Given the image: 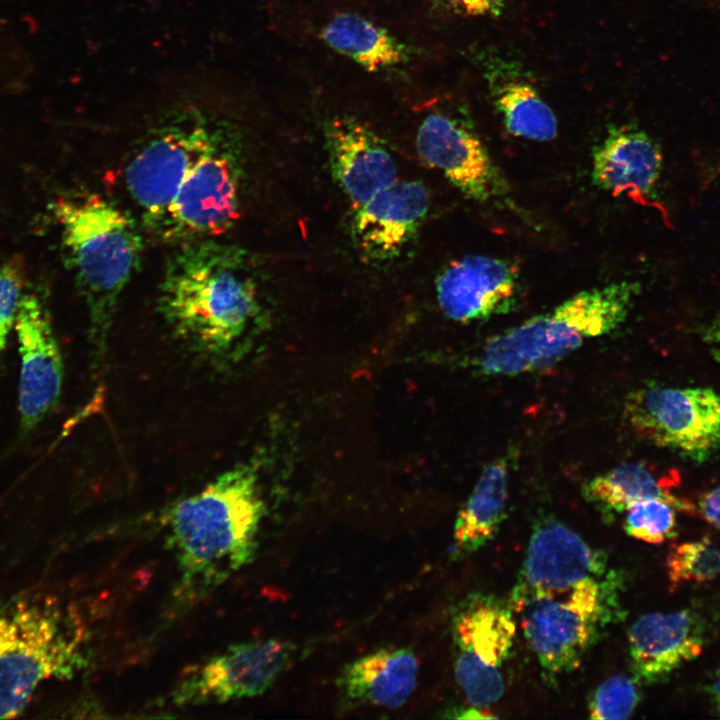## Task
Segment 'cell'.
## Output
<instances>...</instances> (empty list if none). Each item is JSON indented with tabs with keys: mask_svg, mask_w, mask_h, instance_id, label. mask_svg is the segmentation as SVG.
<instances>
[{
	"mask_svg": "<svg viewBox=\"0 0 720 720\" xmlns=\"http://www.w3.org/2000/svg\"><path fill=\"white\" fill-rule=\"evenodd\" d=\"M449 5L471 16L498 15L503 0H445Z\"/></svg>",
	"mask_w": 720,
	"mask_h": 720,
	"instance_id": "obj_30",
	"label": "cell"
},
{
	"mask_svg": "<svg viewBox=\"0 0 720 720\" xmlns=\"http://www.w3.org/2000/svg\"><path fill=\"white\" fill-rule=\"evenodd\" d=\"M628 644L634 678L658 683L702 652L704 624L687 609L648 613L631 625Z\"/></svg>",
	"mask_w": 720,
	"mask_h": 720,
	"instance_id": "obj_17",
	"label": "cell"
},
{
	"mask_svg": "<svg viewBox=\"0 0 720 720\" xmlns=\"http://www.w3.org/2000/svg\"><path fill=\"white\" fill-rule=\"evenodd\" d=\"M429 207V194L419 181L393 182L355 208L352 236L370 261L398 257L416 237Z\"/></svg>",
	"mask_w": 720,
	"mask_h": 720,
	"instance_id": "obj_14",
	"label": "cell"
},
{
	"mask_svg": "<svg viewBox=\"0 0 720 720\" xmlns=\"http://www.w3.org/2000/svg\"><path fill=\"white\" fill-rule=\"evenodd\" d=\"M702 336L713 358L720 362V319L712 321Z\"/></svg>",
	"mask_w": 720,
	"mask_h": 720,
	"instance_id": "obj_32",
	"label": "cell"
},
{
	"mask_svg": "<svg viewBox=\"0 0 720 720\" xmlns=\"http://www.w3.org/2000/svg\"><path fill=\"white\" fill-rule=\"evenodd\" d=\"M15 328L20 354L18 412L21 431L27 434L57 403L63 362L49 313L37 296L22 295Z\"/></svg>",
	"mask_w": 720,
	"mask_h": 720,
	"instance_id": "obj_12",
	"label": "cell"
},
{
	"mask_svg": "<svg viewBox=\"0 0 720 720\" xmlns=\"http://www.w3.org/2000/svg\"><path fill=\"white\" fill-rule=\"evenodd\" d=\"M420 157L467 197L486 201L503 191V179L474 131L447 114H428L419 126Z\"/></svg>",
	"mask_w": 720,
	"mask_h": 720,
	"instance_id": "obj_13",
	"label": "cell"
},
{
	"mask_svg": "<svg viewBox=\"0 0 720 720\" xmlns=\"http://www.w3.org/2000/svg\"><path fill=\"white\" fill-rule=\"evenodd\" d=\"M295 647L277 639L233 644L176 688L177 704L223 703L262 695L290 664Z\"/></svg>",
	"mask_w": 720,
	"mask_h": 720,
	"instance_id": "obj_11",
	"label": "cell"
},
{
	"mask_svg": "<svg viewBox=\"0 0 720 720\" xmlns=\"http://www.w3.org/2000/svg\"><path fill=\"white\" fill-rule=\"evenodd\" d=\"M624 417L642 439L698 464L720 449V395L711 388L645 384L626 396Z\"/></svg>",
	"mask_w": 720,
	"mask_h": 720,
	"instance_id": "obj_8",
	"label": "cell"
},
{
	"mask_svg": "<svg viewBox=\"0 0 720 720\" xmlns=\"http://www.w3.org/2000/svg\"><path fill=\"white\" fill-rule=\"evenodd\" d=\"M158 304L173 333L215 362L238 355L261 313L246 253L213 238L178 244L168 258Z\"/></svg>",
	"mask_w": 720,
	"mask_h": 720,
	"instance_id": "obj_1",
	"label": "cell"
},
{
	"mask_svg": "<svg viewBox=\"0 0 720 720\" xmlns=\"http://www.w3.org/2000/svg\"><path fill=\"white\" fill-rule=\"evenodd\" d=\"M232 127L223 122L186 176L160 235L177 244L218 236L239 217L241 169Z\"/></svg>",
	"mask_w": 720,
	"mask_h": 720,
	"instance_id": "obj_9",
	"label": "cell"
},
{
	"mask_svg": "<svg viewBox=\"0 0 720 720\" xmlns=\"http://www.w3.org/2000/svg\"><path fill=\"white\" fill-rule=\"evenodd\" d=\"M80 632L71 615L40 595L0 606V719L14 718L51 678L82 664Z\"/></svg>",
	"mask_w": 720,
	"mask_h": 720,
	"instance_id": "obj_5",
	"label": "cell"
},
{
	"mask_svg": "<svg viewBox=\"0 0 720 720\" xmlns=\"http://www.w3.org/2000/svg\"><path fill=\"white\" fill-rule=\"evenodd\" d=\"M418 673L419 662L411 649L382 648L347 664L338 687L350 704L396 709L414 692Z\"/></svg>",
	"mask_w": 720,
	"mask_h": 720,
	"instance_id": "obj_19",
	"label": "cell"
},
{
	"mask_svg": "<svg viewBox=\"0 0 720 720\" xmlns=\"http://www.w3.org/2000/svg\"><path fill=\"white\" fill-rule=\"evenodd\" d=\"M709 693L715 708L720 713V668L717 671L715 678L709 687Z\"/></svg>",
	"mask_w": 720,
	"mask_h": 720,
	"instance_id": "obj_34",
	"label": "cell"
},
{
	"mask_svg": "<svg viewBox=\"0 0 720 720\" xmlns=\"http://www.w3.org/2000/svg\"><path fill=\"white\" fill-rule=\"evenodd\" d=\"M493 95L496 109L510 134L537 142L556 138L557 118L531 84L512 80L495 87Z\"/></svg>",
	"mask_w": 720,
	"mask_h": 720,
	"instance_id": "obj_24",
	"label": "cell"
},
{
	"mask_svg": "<svg viewBox=\"0 0 720 720\" xmlns=\"http://www.w3.org/2000/svg\"><path fill=\"white\" fill-rule=\"evenodd\" d=\"M332 176L354 207L396 181V165L384 142L365 124L336 117L325 126Z\"/></svg>",
	"mask_w": 720,
	"mask_h": 720,
	"instance_id": "obj_16",
	"label": "cell"
},
{
	"mask_svg": "<svg viewBox=\"0 0 720 720\" xmlns=\"http://www.w3.org/2000/svg\"><path fill=\"white\" fill-rule=\"evenodd\" d=\"M639 684L635 678L623 674L606 679L590 696L589 717L600 720L630 718L640 701Z\"/></svg>",
	"mask_w": 720,
	"mask_h": 720,
	"instance_id": "obj_27",
	"label": "cell"
},
{
	"mask_svg": "<svg viewBox=\"0 0 720 720\" xmlns=\"http://www.w3.org/2000/svg\"><path fill=\"white\" fill-rule=\"evenodd\" d=\"M676 507L660 498L646 499L635 503L626 510L624 529L638 540L651 544H660L670 538L675 531Z\"/></svg>",
	"mask_w": 720,
	"mask_h": 720,
	"instance_id": "obj_26",
	"label": "cell"
},
{
	"mask_svg": "<svg viewBox=\"0 0 720 720\" xmlns=\"http://www.w3.org/2000/svg\"><path fill=\"white\" fill-rule=\"evenodd\" d=\"M639 284L629 281L582 291L553 311L486 339L472 360L486 376H516L550 368L587 339L608 334L629 315Z\"/></svg>",
	"mask_w": 720,
	"mask_h": 720,
	"instance_id": "obj_4",
	"label": "cell"
},
{
	"mask_svg": "<svg viewBox=\"0 0 720 720\" xmlns=\"http://www.w3.org/2000/svg\"><path fill=\"white\" fill-rule=\"evenodd\" d=\"M513 453L487 463L454 526L455 557L476 552L490 542L505 519Z\"/></svg>",
	"mask_w": 720,
	"mask_h": 720,
	"instance_id": "obj_21",
	"label": "cell"
},
{
	"mask_svg": "<svg viewBox=\"0 0 720 720\" xmlns=\"http://www.w3.org/2000/svg\"><path fill=\"white\" fill-rule=\"evenodd\" d=\"M54 208L87 306L93 369L100 372L119 297L140 264L142 236L130 215L97 194L61 199Z\"/></svg>",
	"mask_w": 720,
	"mask_h": 720,
	"instance_id": "obj_3",
	"label": "cell"
},
{
	"mask_svg": "<svg viewBox=\"0 0 720 720\" xmlns=\"http://www.w3.org/2000/svg\"><path fill=\"white\" fill-rule=\"evenodd\" d=\"M607 557L575 531L554 518L533 529L509 605L517 610L528 601L561 595L588 578L601 577Z\"/></svg>",
	"mask_w": 720,
	"mask_h": 720,
	"instance_id": "obj_10",
	"label": "cell"
},
{
	"mask_svg": "<svg viewBox=\"0 0 720 720\" xmlns=\"http://www.w3.org/2000/svg\"><path fill=\"white\" fill-rule=\"evenodd\" d=\"M24 270L19 258H11L0 267V352L15 325L22 298Z\"/></svg>",
	"mask_w": 720,
	"mask_h": 720,
	"instance_id": "obj_29",
	"label": "cell"
},
{
	"mask_svg": "<svg viewBox=\"0 0 720 720\" xmlns=\"http://www.w3.org/2000/svg\"><path fill=\"white\" fill-rule=\"evenodd\" d=\"M696 511L703 519L720 529V486L700 496Z\"/></svg>",
	"mask_w": 720,
	"mask_h": 720,
	"instance_id": "obj_31",
	"label": "cell"
},
{
	"mask_svg": "<svg viewBox=\"0 0 720 720\" xmlns=\"http://www.w3.org/2000/svg\"><path fill=\"white\" fill-rule=\"evenodd\" d=\"M670 582L711 581L720 574V548L708 537L673 545L667 555Z\"/></svg>",
	"mask_w": 720,
	"mask_h": 720,
	"instance_id": "obj_25",
	"label": "cell"
},
{
	"mask_svg": "<svg viewBox=\"0 0 720 720\" xmlns=\"http://www.w3.org/2000/svg\"><path fill=\"white\" fill-rule=\"evenodd\" d=\"M321 37L330 48L369 72L396 65L406 58L405 47L395 37L354 13L336 14L323 28Z\"/></svg>",
	"mask_w": 720,
	"mask_h": 720,
	"instance_id": "obj_23",
	"label": "cell"
},
{
	"mask_svg": "<svg viewBox=\"0 0 720 720\" xmlns=\"http://www.w3.org/2000/svg\"><path fill=\"white\" fill-rule=\"evenodd\" d=\"M517 270L506 260L469 255L449 263L436 279V295L443 313L468 323L486 320L511 309Z\"/></svg>",
	"mask_w": 720,
	"mask_h": 720,
	"instance_id": "obj_15",
	"label": "cell"
},
{
	"mask_svg": "<svg viewBox=\"0 0 720 720\" xmlns=\"http://www.w3.org/2000/svg\"><path fill=\"white\" fill-rule=\"evenodd\" d=\"M515 633L512 608L492 595H469L452 618L456 656L490 667L507 658Z\"/></svg>",
	"mask_w": 720,
	"mask_h": 720,
	"instance_id": "obj_20",
	"label": "cell"
},
{
	"mask_svg": "<svg viewBox=\"0 0 720 720\" xmlns=\"http://www.w3.org/2000/svg\"><path fill=\"white\" fill-rule=\"evenodd\" d=\"M454 674L466 699L474 707L489 706L504 693L505 684L499 668L455 657Z\"/></svg>",
	"mask_w": 720,
	"mask_h": 720,
	"instance_id": "obj_28",
	"label": "cell"
},
{
	"mask_svg": "<svg viewBox=\"0 0 720 720\" xmlns=\"http://www.w3.org/2000/svg\"><path fill=\"white\" fill-rule=\"evenodd\" d=\"M263 515L257 472L248 464L225 471L173 504L165 520L183 593L215 587L248 565Z\"/></svg>",
	"mask_w": 720,
	"mask_h": 720,
	"instance_id": "obj_2",
	"label": "cell"
},
{
	"mask_svg": "<svg viewBox=\"0 0 720 720\" xmlns=\"http://www.w3.org/2000/svg\"><path fill=\"white\" fill-rule=\"evenodd\" d=\"M222 124L201 109L176 108L154 127L128 164L127 189L145 227L156 236L186 176Z\"/></svg>",
	"mask_w": 720,
	"mask_h": 720,
	"instance_id": "obj_7",
	"label": "cell"
},
{
	"mask_svg": "<svg viewBox=\"0 0 720 720\" xmlns=\"http://www.w3.org/2000/svg\"><path fill=\"white\" fill-rule=\"evenodd\" d=\"M619 576L588 578L561 595L534 599L521 613L524 636L550 675L576 669L601 629L620 616Z\"/></svg>",
	"mask_w": 720,
	"mask_h": 720,
	"instance_id": "obj_6",
	"label": "cell"
},
{
	"mask_svg": "<svg viewBox=\"0 0 720 720\" xmlns=\"http://www.w3.org/2000/svg\"><path fill=\"white\" fill-rule=\"evenodd\" d=\"M673 482V477L658 474L647 464L626 462L585 482L582 494L606 517L651 498L667 500L676 509L693 510L671 493Z\"/></svg>",
	"mask_w": 720,
	"mask_h": 720,
	"instance_id": "obj_22",
	"label": "cell"
},
{
	"mask_svg": "<svg viewBox=\"0 0 720 720\" xmlns=\"http://www.w3.org/2000/svg\"><path fill=\"white\" fill-rule=\"evenodd\" d=\"M446 717L449 718H456V719H489V718H496L495 715L488 714L485 710H481L477 707H470V708H461V709H454L453 711H449L447 713Z\"/></svg>",
	"mask_w": 720,
	"mask_h": 720,
	"instance_id": "obj_33",
	"label": "cell"
},
{
	"mask_svg": "<svg viewBox=\"0 0 720 720\" xmlns=\"http://www.w3.org/2000/svg\"><path fill=\"white\" fill-rule=\"evenodd\" d=\"M661 167V150L648 134L631 127L611 128L593 152L592 180L614 196L644 198L654 192Z\"/></svg>",
	"mask_w": 720,
	"mask_h": 720,
	"instance_id": "obj_18",
	"label": "cell"
}]
</instances>
